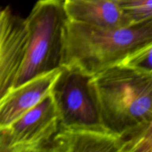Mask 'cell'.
I'll use <instances>...</instances> for the list:
<instances>
[{"label":"cell","instance_id":"6da1fadb","mask_svg":"<svg viewBox=\"0 0 152 152\" xmlns=\"http://www.w3.org/2000/svg\"><path fill=\"white\" fill-rule=\"evenodd\" d=\"M149 44H152V20L108 28L68 19L62 67H74L94 76L120 65L128 55Z\"/></svg>","mask_w":152,"mask_h":152},{"label":"cell","instance_id":"7a4b0ae2","mask_svg":"<svg viewBox=\"0 0 152 152\" xmlns=\"http://www.w3.org/2000/svg\"><path fill=\"white\" fill-rule=\"evenodd\" d=\"M105 130L120 137L152 122V74L117 65L94 76Z\"/></svg>","mask_w":152,"mask_h":152},{"label":"cell","instance_id":"3957f363","mask_svg":"<svg viewBox=\"0 0 152 152\" xmlns=\"http://www.w3.org/2000/svg\"><path fill=\"white\" fill-rule=\"evenodd\" d=\"M65 0H38L25 19L26 48L14 87L62 67L68 15Z\"/></svg>","mask_w":152,"mask_h":152},{"label":"cell","instance_id":"277c9868","mask_svg":"<svg viewBox=\"0 0 152 152\" xmlns=\"http://www.w3.org/2000/svg\"><path fill=\"white\" fill-rule=\"evenodd\" d=\"M50 94L59 128L106 132L102 123L94 76L74 67H61Z\"/></svg>","mask_w":152,"mask_h":152},{"label":"cell","instance_id":"5b68a950","mask_svg":"<svg viewBox=\"0 0 152 152\" xmlns=\"http://www.w3.org/2000/svg\"><path fill=\"white\" fill-rule=\"evenodd\" d=\"M59 129L50 93L35 106L0 130V152H47Z\"/></svg>","mask_w":152,"mask_h":152},{"label":"cell","instance_id":"8992f818","mask_svg":"<svg viewBox=\"0 0 152 152\" xmlns=\"http://www.w3.org/2000/svg\"><path fill=\"white\" fill-rule=\"evenodd\" d=\"M28 34L25 19L3 7L0 16V103L14 87L25 48Z\"/></svg>","mask_w":152,"mask_h":152},{"label":"cell","instance_id":"52a82bcc","mask_svg":"<svg viewBox=\"0 0 152 152\" xmlns=\"http://www.w3.org/2000/svg\"><path fill=\"white\" fill-rule=\"evenodd\" d=\"M60 68L32 79L9 92L0 103V130L10 126L50 93Z\"/></svg>","mask_w":152,"mask_h":152},{"label":"cell","instance_id":"ba28073f","mask_svg":"<svg viewBox=\"0 0 152 152\" xmlns=\"http://www.w3.org/2000/svg\"><path fill=\"white\" fill-rule=\"evenodd\" d=\"M120 137L107 132L59 128L47 152H120Z\"/></svg>","mask_w":152,"mask_h":152},{"label":"cell","instance_id":"9c48e42d","mask_svg":"<svg viewBox=\"0 0 152 152\" xmlns=\"http://www.w3.org/2000/svg\"><path fill=\"white\" fill-rule=\"evenodd\" d=\"M69 20L100 28H120L133 24L112 0H67Z\"/></svg>","mask_w":152,"mask_h":152},{"label":"cell","instance_id":"30bf717a","mask_svg":"<svg viewBox=\"0 0 152 152\" xmlns=\"http://www.w3.org/2000/svg\"><path fill=\"white\" fill-rule=\"evenodd\" d=\"M120 152H152V122L119 137Z\"/></svg>","mask_w":152,"mask_h":152},{"label":"cell","instance_id":"8fae6325","mask_svg":"<svg viewBox=\"0 0 152 152\" xmlns=\"http://www.w3.org/2000/svg\"><path fill=\"white\" fill-rule=\"evenodd\" d=\"M133 25L152 20V0H112Z\"/></svg>","mask_w":152,"mask_h":152},{"label":"cell","instance_id":"7c38bea8","mask_svg":"<svg viewBox=\"0 0 152 152\" xmlns=\"http://www.w3.org/2000/svg\"><path fill=\"white\" fill-rule=\"evenodd\" d=\"M152 44L147 45L128 55L121 65L137 71L152 74Z\"/></svg>","mask_w":152,"mask_h":152},{"label":"cell","instance_id":"4fadbf2b","mask_svg":"<svg viewBox=\"0 0 152 152\" xmlns=\"http://www.w3.org/2000/svg\"><path fill=\"white\" fill-rule=\"evenodd\" d=\"M2 9H3V8H1V7H0V16H1V13H2Z\"/></svg>","mask_w":152,"mask_h":152},{"label":"cell","instance_id":"5bb4252c","mask_svg":"<svg viewBox=\"0 0 152 152\" xmlns=\"http://www.w3.org/2000/svg\"><path fill=\"white\" fill-rule=\"evenodd\" d=\"M65 1H67V0H65Z\"/></svg>","mask_w":152,"mask_h":152}]
</instances>
